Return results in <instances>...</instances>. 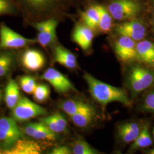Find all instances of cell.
I'll return each instance as SVG.
<instances>
[{"instance_id":"obj_29","label":"cell","mask_w":154,"mask_h":154,"mask_svg":"<svg viewBox=\"0 0 154 154\" xmlns=\"http://www.w3.org/2000/svg\"><path fill=\"white\" fill-rule=\"evenodd\" d=\"M32 9L42 11L51 5L55 0H22Z\"/></svg>"},{"instance_id":"obj_13","label":"cell","mask_w":154,"mask_h":154,"mask_svg":"<svg viewBox=\"0 0 154 154\" xmlns=\"http://www.w3.org/2000/svg\"><path fill=\"white\" fill-rule=\"evenodd\" d=\"M96 116V111L93 107L86 103L77 114L70 118L75 126L80 128H86L92 123Z\"/></svg>"},{"instance_id":"obj_3","label":"cell","mask_w":154,"mask_h":154,"mask_svg":"<svg viewBox=\"0 0 154 154\" xmlns=\"http://www.w3.org/2000/svg\"><path fill=\"white\" fill-rule=\"evenodd\" d=\"M47 113L44 107L36 104L25 97H21L11 111V117L17 122L27 121Z\"/></svg>"},{"instance_id":"obj_38","label":"cell","mask_w":154,"mask_h":154,"mask_svg":"<svg viewBox=\"0 0 154 154\" xmlns=\"http://www.w3.org/2000/svg\"><path fill=\"white\" fill-rule=\"evenodd\" d=\"M153 136H154V130H153Z\"/></svg>"},{"instance_id":"obj_33","label":"cell","mask_w":154,"mask_h":154,"mask_svg":"<svg viewBox=\"0 0 154 154\" xmlns=\"http://www.w3.org/2000/svg\"><path fill=\"white\" fill-rule=\"evenodd\" d=\"M56 21L57 20L55 19H49L42 22L35 23L33 26L38 31V32H42L45 30L47 28H49L50 25H51Z\"/></svg>"},{"instance_id":"obj_4","label":"cell","mask_w":154,"mask_h":154,"mask_svg":"<svg viewBox=\"0 0 154 154\" xmlns=\"http://www.w3.org/2000/svg\"><path fill=\"white\" fill-rule=\"evenodd\" d=\"M23 136L22 130L12 117L0 118V149L10 148Z\"/></svg>"},{"instance_id":"obj_21","label":"cell","mask_w":154,"mask_h":154,"mask_svg":"<svg viewBox=\"0 0 154 154\" xmlns=\"http://www.w3.org/2000/svg\"><path fill=\"white\" fill-rule=\"evenodd\" d=\"M99 11V20L98 28L104 33L110 32L112 27V18L108 9L102 5H97Z\"/></svg>"},{"instance_id":"obj_2","label":"cell","mask_w":154,"mask_h":154,"mask_svg":"<svg viewBox=\"0 0 154 154\" xmlns=\"http://www.w3.org/2000/svg\"><path fill=\"white\" fill-rule=\"evenodd\" d=\"M142 8L137 0H114L108 6V11L116 20L125 21L138 16Z\"/></svg>"},{"instance_id":"obj_11","label":"cell","mask_w":154,"mask_h":154,"mask_svg":"<svg viewBox=\"0 0 154 154\" xmlns=\"http://www.w3.org/2000/svg\"><path fill=\"white\" fill-rule=\"evenodd\" d=\"M21 62L26 69L31 72H37L44 67L45 59L38 50L28 49L22 54Z\"/></svg>"},{"instance_id":"obj_36","label":"cell","mask_w":154,"mask_h":154,"mask_svg":"<svg viewBox=\"0 0 154 154\" xmlns=\"http://www.w3.org/2000/svg\"><path fill=\"white\" fill-rule=\"evenodd\" d=\"M1 99H2V91H1V90L0 88V102L1 101Z\"/></svg>"},{"instance_id":"obj_14","label":"cell","mask_w":154,"mask_h":154,"mask_svg":"<svg viewBox=\"0 0 154 154\" xmlns=\"http://www.w3.org/2000/svg\"><path fill=\"white\" fill-rule=\"evenodd\" d=\"M40 122L56 134L65 132L67 130V122L61 113L56 112L51 116L40 119Z\"/></svg>"},{"instance_id":"obj_16","label":"cell","mask_w":154,"mask_h":154,"mask_svg":"<svg viewBox=\"0 0 154 154\" xmlns=\"http://www.w3.org/2000/svg\"><path fill=\"white\" fill-rule=\"evenodd\" d=\"M140 132L139 125L133 122L122 124L118 128L119 138L123 142L126 143L133 142L137 138Z\"/></svg>"},{"instance_id":"obj_31","label":"cell","mask_w":154,"mask_h":154,"mask_svg":"<svg viewBox=\"0 0 154 154\" xmlns=\"http://www.w3.org/2000/svg\"><path fill=\"white\" fill-rule=\"evenodd\" d=\"M143 107L144 110L154 111V91L146 96Z\"/></svg>"},{"instance_id":"obj_8","label":"cell","mask_w":154,"mask_h":154,"mask_svg":"<svg viewBox=\"0 0 154 154\" xmlns=\"http://www.w3.org/2000/svg\"><path fill=\"white\" fill-rule=\"evenodd\" d=\"M136 43L134 40L126 36H121L115 43L116 55L121 61L128 62L137 58Z\"/></svg>"},{"instance_id":"obj_6","label":"cell","mask_w":154,"mask_h":154,"mask_svg":"<svg viewBox=\"0 0 154 154\" xmlns=\"http://www.w3.org/2000/svg\"><path fill=\"white\" fill-rule=\"evenodd\" d=\"M37 42V39L23 37L4 23L0 25V50L21 48Z\"/></svg>"},{"instance_id":"obj_25","label":"cell","mask_w":154,"mask_h":154,"mask_svg":"<svg viewBox=\"0 0 154 154\" xmlns=\"http://www.w3.org/2000/svg\"><path fill=\"white\" fill-rule=\"evenodd\" d=\"M14 62V55L11 53H0V77H4L8 74Z\"/></svg>"},{"instance_id":"obj_7","label":"cell","mask_w":154,"mask_h":154,"mask_svg":"<svg viewBox=\"0 0 154 154\" xmlns=\"http://www.w3.org/2000/svg\"><path fill=\"white\" fill-rule=\"evenodd\" d=\"M41 78L49 83L58 93L65 94L70 91H76V88L70 80L61 72L54 68L48 69L44 72Z\"/></svg>"},{"instance_id":"obj_32","label":"cell","mask_w":154,"mask_h":154,"mask_svg":"<svg viewBox=\"0 0 154 154\" xmlns=\"http://www.w3.org/2000/svg\"><path fill=\"white\" fill-rule=\"evenodd\" d=\"M39 123H30L26 125L22 128V131L23 135H26L29 137L32 138L34 134L36 131L37 127L38 126Z\"/></svg>"},{"instance_id":"obj_26","label":"cell","mask_w":154,"mask_h":154,"mask_svg":"<svg viewBox=\"0 0 154 154\" xmlns=\"http://www.w3.org/2000/svg\"><path fill=\"white\" fill-rule=\"evenodd\" d=\"M72 153L74 154H96L98 151L93 148L87 142L79 139L74 144L72 149Z\"/></svg>"},{"instance_id":"obj_5","label":"cell","mask_w":154,"mask_h":154,"mask_svg":"<svg viewBox=\"0 0 154 154\" xmlns=\"http://www.w3.org/2000/svg\"><path fill=\"white\" fill-rule=\"evenodd\" d=\"M154 83V73L149 69L140 66H135L130 69L128 83L133 93H140Z\"/></svg>"},{"instance_id":"obj_17","label":"cell","mask_w":154,"mask_h":154,"mask_svg":"<svg viewBox=\"0 0 154 154\" xmlns=\"http://www.w3.org/2000/svg\"><path fill=\"white\" fill-rule=\"evenodd\" d=\"M137 58L145 63L154 62V45L147 40H143L136 45Z\"/></svg>"},{"instance_id":"obj_27","label":"cell","mask_w":154,"mask_h":154,"mask_svg":"<svg viewBox=\"0 0 154 154\" xmlns=\"http://www.w3.org/2000/svg\"><path fill=\"white\" fill-rule=\"evenodd\" d=\"M33 98L35 102L42 103L49 98V87L45 84H37L33 91Z\"/></svg>"},{"instance_id":"obj_20","label":"cell","mask_w":154,"mask_h":154,"mask_svg":"<svg viewBox=\"0 0 154 154\" xmlns=\"http://www.w3.org/2000/svg\"><path fill=\"white\" fill-rule=\"evenodd\" d=\"M58 21H56L45 30L39 32L37 41L43 47H46L51 44L56 38V29Z\"/></svg>"},{"instance_id":"obj_30","label":"cell","mask_w":154,"mask_h":154,"mask_svg":"<svg viewBox=\"0 0 154 154\" xmlns=\"http://www.w3.org/2000/svg\"><path fill=\"white\" fill-rule=\"evenodd\" d=\"M13 5L10 0H0V16L12 13Z\"/></svg>"},{"instance_id":"obj_19","label":"cell","mask_w":154,"mask_h":154,"mask_svg":"<svg viewBox=\"0 0 154 154\" xmlns=\"http://www.w3.org/2000/svg\"><path fill=\"white\" fill-rule=\"evenodd\" d=\"M81 18L84 23L88 28L95 29L98 28L99 11L97 5H92L84 12L81 13Z\"/></svg>"},{"instance_id":"obj_24","label":"cell","mask_w":154,"mask_h":154,"mask_svg":"<svg viewBox=\"0 0 154 154\" xmlns=\"http://www.w3.org/2000/svg\"><path fill=\"white\" fill-rule=\"evenodd\" d=\"M32 138L36 140L48 139L54 140L57 139V135L56 133L52 131L44 123L40 122H39L38 126L34 132Z\"/></svg>"},{"instance_id":"obj_18","label":"cell","mask_w":154,"mask_h":154,"mask_svg":"<svg viewBox=\"0 0 154 154\" xmlns=\"http://www.w3.org/2000/svg\"><path fill=\"white\" fill-rule=\"evenodd\" d=\"M21 98L19 87L14 80L10 79L6 86L5 102L8 108L13 109Z\"/></svg>"},{"instance_id":"obj_12","label":"cell","mask_w":154,"mask_h":154,"mask_svg":"<svg viewBox=\"0 0 154 154\" xmlns=\"http://www.w3.org/2000/svg\"><path fill=\"white\" fill-rule=\"evenodd\" d=\"M94 37L93 29L81 24H77L75 26L72 34L73 41L83 50H87L91 47Z\"/></svg>"},{"instance_id":"obj_23","label":"cell","mask_w":154,"mask_h":154,"mask_svg":"<svg viewBox=\"0 0 154 154\" xmlns=\"http://www.w3.org/2000/svg\"><path fill=\"white\" fill-rule=\"evenodd\" d=\"M86 103L79 99H68L63 102L60 107L66 114L71 117L77 114Z\"/></svg>"},{"instance_id":"obj_40","label":"cell","mask_w":154,"mask_h":154,"mask_svg":"<svg viewBox=\"0 0 154 154\" xmlns=\"http://www.w3.org/2000/svg\"></svg>"},{"instance_id":"obj_10","label":"cell","mask_w":154,"mask_h":154,"mask_svg":"<svg viewBox=\"0 0 154 154\" xmlns=\"http://www.w3.org/2000/svg\"><path fill=\"white\" fill-rule=\"evenodd\" d=\"M42 147L36 142L21 138L10 148L0 149V154H39Z\"/></svg>"},{"instance_id":"obj_22","label":"cell","mask_w":154,"mask_h":154,"mask_svg":"<svg viewBox=\"0 0 154 154\" xmlns=\"http://www.w3.org/2000/svg\"><path fill=\"white\" fill-rule=\"evenodd\" d=\"M152 144V139L149 132V127L145 126L140 131L137 138L133 142L131 149L135 150L142 148H146Z\"/></svg>"},{"instance_id":"obj_9","label":"cell","mask_w":154,"mask_h":154,"mask_svg":"<svg viewBox=\"0 0 154 154\" xmlns=\"http://www.w3.org/2000/svg\"><path fill=\"white\" fill-rule=\"evenodd\" d=\"M116 30L121 36L128 37L135 41L142 40L146 34L144 25L138 20H131L118 25Z\"/></svg>"},{"instance_id":"obj_35","label":"cell","mask_w":154,"mask_h":154,"mask_svg":"<svg viewBox=\"0 0 154 154\" xmlns=\"http://www.w3.org/2000/svg\"><path fill=\"white\" fill-rule=\"evenodd\" d=\"M149 154H154V148L153 149H151V150L149 151Z\"/></svg>"},{"instance_id":"obj_34","label":"cell","mask_w":154,"mask_h":154,"mask_svg":"<svg viewBox=\"0 0 154 154\" xmlns=\"http://www.w3.org/2000/svg\"><path fill=\"white\" fill-rule=\"evenodd\" d=\"M51 154H70L72 151L70 149L66 146H60L54 147L50 152Z\"/></svg>"},{"instance_id":"obj_15","label":"cell","mask_w":154,"mask_h":154,"mask_svg":"<svg viewBox=\"0 0 154 154\" xmlns=\"http://www.w3.org/2000/svg\"><path fill=\"white\" fill-rule=\"evenodd\" d=\"M54 60L57 62L68 69H74L77 67V58L75 55L60 45L55 48Z\"/></svg>"},{"instance_id":"obj_37","label":"cell","mask_w":154,"mask_h":154,"mask_svg":"<svg viewBox=\"0 0 154 154\" xmlns=\"http://www.w3.org/2000/svg\"><path fill=\"white\" fill-rule=\"evenodd\" d=\"M152 2H153V5H154V0H152Z\"/></svg>"},{"instance_id":"obj_28","label":"cell","mask_w":154,"mask_h":154,"mask_svg":"<svg viewBox=\"0 0 154 154\" xmlns=\"http://www.w3.org/2000/svg\"><path fill=\"white\" fill-rule=\"evenodd\" d=\"M20 85L21 88L25 93L32 94L37 84L33 77L23 76L20 79Z\"/></svg>"},{"instance_id":"obj_39","label":"cell","mask_w":154,"mask_h":154,"mask_svg":"<svg viewBox=\"0 0 154 154\" xmlns=\"http://www.w3.org/2000/svg\"><path fill=\"white\" fill-rule=\"evenodd\" d=\"M153 21H154V19H153Z\"/></svg>"},{"instance_id":"obj_1","label":"cell","mask_w":154,"mask_h":154,"mask_svg":"<svg viewBox=\"0 0 154 154\" xmlns=\"http://www.w3.org/2000/svg\"><path fill=\"white\" fill-rule=\"evenodd\" d=\"M83 78L93 98L103 106L113 102H120L127 106L131 105L130 100L123 89L100 81L88 73L85 74Z\"/></svg>"}]
</instances>
